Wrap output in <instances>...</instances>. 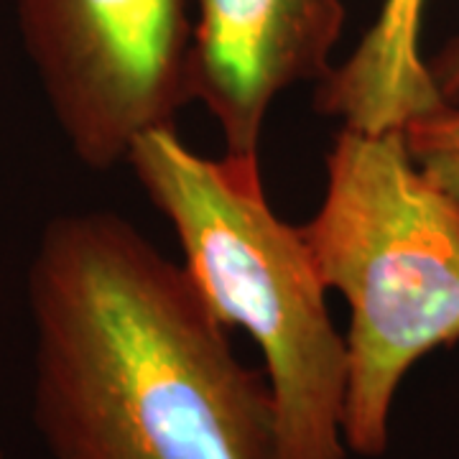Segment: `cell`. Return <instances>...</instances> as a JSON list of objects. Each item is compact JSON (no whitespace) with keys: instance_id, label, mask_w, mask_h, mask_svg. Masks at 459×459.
<instances>
[{"instance_id":"cell-2","label":"cell","mask_w":459,"mask_h":459,"mask_svg":"<svg viewBox=\"0 0 459 459\" xmlns=\"http://www.w3.org/2000/svg\"><path fill=\"white\" fill-rule=\"evenodd\" d=\"M128 166L217 316L258 344L283 459H347V340L301 230L265 197L261 164L199 156L164 128L135 141Z\"/></svg>"},{"instance_id":"cell-7","label":"cell","mask_w":459,"mask_h":459,"mask_svg":"<svg viewBox=\"0 0 459 459\" xmlns=\"http://www.w3.org/2000/svg\"><path fill=\"white\" fill-rule=\"evenodd\" d=\"M411 159L459 207V105H444L403 126Z\"/></svg>"},{"instance_id":"cell-5","label":"cell","mask_w":459,"mask_h":459,"mask_svg":"<svg viewBox=\"0 0 459 459\" xmlns=\"http://www.w3.org/2000/svg\"><path fill=\"white\" fill-rule=\"evenodd\" d=\"M192 90L232 161L261 164L271 105L299 82L327 80L344 0H192Z\"/></svg>"},{"instance_id":"cell-4","label":"cell","mask_w":459,"mask_h":459,"mask_svg":"<svg viewBox=\"0 0 459 459\" xmlns=\"http://www.w3.org/2000/svg\"><path fill=\"white\" fill-rule=\"evenodd\" d=\"M23 47L74 159L128 164L195 102L192 0H13Z\"/></svg>"},{"instance_id":"cell-9","label":"cell","mask_w":459,"mask_h":459,"mask_svg":"<svg viewBox=\"0 0 459 459\" xmlns=\"http://www.w3.org/2000/svg\"><path fill=\"white\" fill-rule=\"evenodd\" d=\"M0 459H5V457H3V452H0Z\"/></svg>"},{"instance_id":"cell-3","label":"cell","mask_w":459,"mask_h":459,"mask_svg":"<svg viewBox=\"0 0 459 459\" xmlns=\"http://www.w3.org/2000/svg\"><path fill=\"white\" fill-rule=\"evenodd\" d=\"M299 230L325 286L350 304L347 452L380 459L403 377L459 342V207L411 159L403 128L342 126L322 204Z\"/></svg>"},{"instance_id":"cell-8","label":"cell","mask_w":459,"mask_h":459,"mask_svg":"<svg viewBox=\"0 0 459 459\" xmlns=\"http://www.w3.org/2000/svg\"><path fill=\"white\" fill-rule=\"evenodd\" d=\"M431 80L437 84L439 95L446 105L459 102V36L444 44L442 49L434 54V59L427 62Z\"/></svg>"},{"instance_id":"cell-1","label":"cell","mask_w":459,"mask_h":459,"mask_svg":"<svg viewBox=\"0 0 459 459\" xmlns=\"http://www.w3.org/2000/svg\"><path fill=\"white\" fill-rule=\"evenodd\" d=\"M26 296L33 427L54 459H283L265 373L126 217H54Z\"/></svg>"},{"instance_id":"cell-6","label":"cell","mask_w":459,"mask_h":459,"mask_svg":"<svg viewBox=\"0 0 459 459\" xmlns=\"http://www.w3.org/2000/svg\"><path fill=\"white\" fill-rule=\"evenodd\" d=\"M427 0H385L355 51L316 84L314 110L358 131L403 128L446 102L419 51Z\"/></svg>"}]
</instances>
